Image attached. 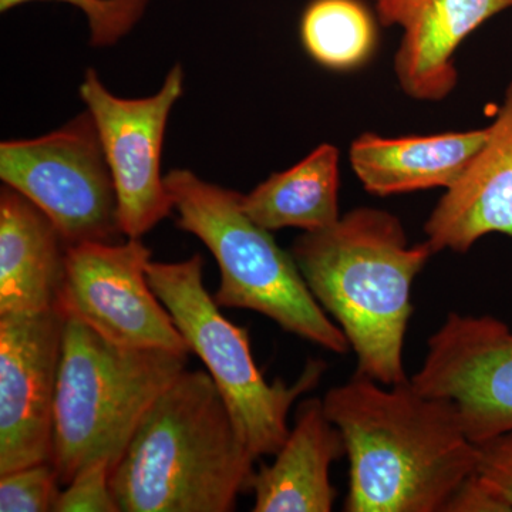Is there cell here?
I'll return each instance as SVG.
<instances>
[{
  "label": "cell",
  "instance_id": "obj_11",
  "mask_svg": "<svg viewBox=\"0 0 512 512\" xmlns=\"http://www.w3.org/2000/svg\"><path fill=\"white\" fill-rule=\"evenodd\" d=\"M64 325L59 306L0 315V476L52 463Z\"/></svg>",
  "mask_w": 512,
  "mask_h": 512
},
{
  "label": "cell",
  "instance_id": "obj_15",
  "mask_svg": "<svg viewBox=\"0 0 512 512\" xmlns=\"http://www.w3.org/2000/svg\"><path fill=\"white\" fill-rule=\"evenodd\" d=\"M345 454L342 431L326 416L322 400H303L274 463L255 471L252 511H332L338 491L330 483V466Z\"/></svg>",
  "mask_w": 512,
  "mask_h": 512
},
{
  "label": "cell",
  "instance_id": "obj_3",
  "mask_svg": "<svg viewBox=\"0 0 512 512\" xmlns=\"http://www.w3.org/2000/svg\"><path fill=\"white\" fill-rule=\"evenodd\" d=\"M256 461L210 373L185 369L138 424L110 487L121 512H231Z\"/></svg>",
  "mask_w": 512,
  "mask_h": 512
},
{
  "label": "cell",
  "instance_id": "obj_19",
  "mask_svg": "<svg viewBox=\"0 0 512 512\" xmlns=\"http://www.w3.org/2000/svg\"><path fill=\"white\" fill-rule=\"evenodd\" d=\"M28 2H60L80 9L90 29V43L106 47L119 42L143 18L147 0H0V10Z\"/></svg>",
  "mask_w": 512,
  "mask_h": 512
},
{
  "label": "cell",
  "instance_id": "obj_9",
  "mask_svg": "<svg viewBox=\"0 0 512 512\" xmlns=\"http://www.w3.org/2000/svg\"><path fill=\"white\" fill-rule=\"evenodd\" d=\"M150 261L141 239L67 247L57 306L116 345L192 353L148 282Z\"/></svg>",
  "mask_w": 512,
  "mask_h": 512
},
{
  "label": "cell",
  "instance_id": "obj_7",
  "mask_svg": "<svg viewBox=\"0 0 512 512\" xmlns=\"http://www.w3.org/2000/svg\"><path fill=\"white\" fill-rule=\"evenodd\" d=\"M0 178L45 212L67 247L123 241L116 185L89 111L46 136L3 141Z\"/></svg>",
  "mask_w": 512,
  "mask_h": 512
},
{
  "label": "cell",
  "instance_id": "obj_8",
  "mask_svg": "<svg viewBox=\"0 0 512 512\" xmlns=\"http://www.w3.org/2000/svg\"><path fill=\"white\" fill-rule=\"evenodd\" d=\"M183 92L181 64H175L156 94L144 99L114 96L93 69L84 73L80 97L113 175L126 238H143L174 211L161 174V153L168 117Z\"/></svg>",
  "mask_w": 512,
  "mask_h": 512
},
{
  "label": "cell",
  "instance_id": "obj_10",
  "mask_svg": "<svg viewBox=\"0 0 512 512\" xmlns=\"http://www.w3.org/2000/svg\"><path fill=\"white\" fill-rule=\"evenodd\" d=\"M413 386L456 404L468 439L512 430V329L490 315L450 312L427 342Z\"/></svg>",
  "mask_w": 512,
  "mask_h": 512
},
{
  "label": "cell",
  "instance_id": "obj_22",
  "mask_svg": "<svg viewBox=\"0 0 512 512\" xmlns=\"http://www.w3.org/2000/svg\"><path fill=\"white\" fill-rule=\"evenodd\" d=\"M476 474L512 510V430L477 444Z\"/></svg>",
  "mask_w": 512,
  "mask_h": 512
},
{
  "label": "cell",
  "instance_id": "obj_1",
  "mask_svg": "<svg viewBox=\"0 0 512 512\" xmlns=\"http://www.w3.org/2000/svg\"><path fill=\"white\" fill-rule=\"evenodd\" d=\"M349 457L348 512H444L476 473L478 448L456 404L412 380L384 386L356 372L323 397Z\"/></svg>",
  "mask_w": 512,
  "mask_h": 512
},
{
  "label": "cell",
  "instance_id": "obj_6",
  "mask_svg": "<svg viewBox=\"0 0 512 512\" xmlns=\"http://www.w3.org/2000/svg\"><path fill=\"white\" fill-rule=\"evenodd\" d=\"M204 259L153 262L148 282L173 316L188 348L195 353L224 397L235 429L256 458L275 456L288 439V416L303 393L318 386L326 365L309 360L292 384L266 382L255 365L248 330L222 315L202 278Z\"/></svg>",
  "mask_w": 512,
  "mask_h": 512
},
{
  "label": "cell",
  "instance_id": "obj_18",
  "mask_svg": "<svg viewBox=\"0 0 512 512\" xmlns=\"http://www.w3.org/2000/svg\"><path fill=\"white\" fill-rule=\"evenodd\" d=\"M301 40L320 66L352 72L375 53L376 19L362 0H312L303 10Z\"/></svg>",
  "mask_w": 512,
  "mask_h": 512
},
{
  "label": "cell",
  "instance_id": "obj_20",
  "mask_svg": "<svg viewBox=\"0 0 512 512\" xmlns=\"http://www.w3.org/2000/svg\"><path fill=\"white\" fill-rule=\"evenodd\" d=\"M60 487L56 468L50 461L9 471L0 476V511H55Z\"/></svg>",
  "mask_w": 512,
  "mask_h": 512
},
{
  "label": "cell",
  "instance_id": "obj_14",
  "mask_svg": "<svg viewBox=\"0 0 512 512\" xmlns=\"http://www.w3.org/2000/svg\"><path fill=\"white\" fill-rule=\"evenodd\" d=\"M67 245L29 198L0 190V315L56 308L66 274Z\"/></svg>",
  "mask_w": 512,
  "mask_h": 512
},
{
  "label": "cell",
  "instance_id": "obj_4",
  "mask_svg": "<svg viewBox=\"0 0 512 512\" xmlns=\"http://www.w3.org/2000/svg\"><path fill=\"white\" fill-rule=\"evenodd\" d=\"M66 316L57 376L52 464L60 485L90 464L111 470L158 396L187 369L191 353L116 345Z\"/></svg>",
  "mask_w": 512,
  "mask_h": 512
},
{
  "label": "cell",
  "instance_id": "obj_16",
  "mask_svg": "<svg viewBox=\"0 0 512 512\" xmlns=\"http://www.w3.org/2000/svg\"><path fill=\"white\" fill-rule=\"evenodd\" d=\"M487 138V127L430 136L383 137L365 133L350 144L353 171L379 197L450 188Z\"/></svg>",
  "mask_w": 512,
  "mask_h": 512
},
{
  "label": "cell",
  "instance_id": "obj_21",
  "mask_svg": "<svg viewBox=\"0 0 512 512\" xmlns=\"http://www.w3.org/2000/svg\"><path fill=\"white\" fill-rule=\"evenodd\" d=\"M109 461H97L80 471L60 491L53 512H121L110 487Z\"/></svg>",
  "mask_w": 512,
  "mask_h": 512
},
{
  "label": "cell",
  "instance_id": "obj_17",
  "mask_svg": "<svg viewBox=\"0 0 512 512\" xmlns=\"http://www.w3.org/2000/svg\"><path fill=\"white\" fill-rule=\"evenodd\" d=\"M339 190V148L323 143L298 164L241 194V205L252 221L268 231H319L342 217Z\"/></svg>",
  "mask_w": 512,
  "mask_h": 512
},
{
  "label": "cell",
  "instance_id": "obj_2",
  "mask_svg": "<svg viewBox=\"0 0 512 512\" xmlns=\"http://www.w3.org/2000/svg\"><path fill=\"white\" fill-rule=\"evenodd\" d=\"M291 254L316 301L345 333L357 372L384 386L410 380L404 339L414 279L434 255L429 242L410 244L392 212L357 207L328 228L303 232Z\"/></svg>",
  "mask_w": 512,
  "mask_h": 512
},
{
  "label": "cell",
  "instance_id": "obj_13",
  "mask_svg": "<svg viewBox=\"0 0 512 512\" xmlns=\"http://www.w3.org/2000/svg\"><path fill=\"white\" fill-rule=\"evenodd\" d=\"M434 254H466L491 234L512 237V82L487 138L424 224Z\"/></svg>",
  "mask_w": 512,
  "mask_h": 512
},
{
  "label": "cell",
  "instance_id": "obj_23",
  "mask_svg": "<svg viewBox=\"0 0 512 512\" xmlns=\"http://www.w3.org/2000/svg\"><path fill=\"white\" fill-rule=\"evenodd\" d=\"M507 503L494 493L476 473L457 488L444 512H510Z\"/></svg>",
  "mask_w": 512,
  "mask_h": 512
},
{
  "label": "cell",
  "instance_id": "obj_12",
  "mask_svg": "<svg viewBox=\"0 0 512 512\" xmlns=\"http://www.w3.org/2000/svg\"><path fill=\"white\" fill-rule=\"evenodd\" d=\"M386 28L399 26L402 40L394 56V74L410 99L441 101L456 89V53L468 36L512 0H373Z\"/></svg>",
  "mask_w": 512,
  "mask_h": 512
},
{
  "label": "cell",
  "instance_id": "obj_5",
  "mask_svg": "<svg viewBox=\"0 0 512 512\" xmlns=\"http://www.w3.org/2000/svg\"><path fill=\"white\" fill-rule=\"evenodd\" d=\"M177 227L210 249L220 268L214 299L221 308L248 309L329 352H348L345 333L312 295L291 252L245 214L241 194L207 183L190 170L165 175Z\"/></svg>",
  "mask_w": 512,
  "mask_h": 512
}]
</instances>
